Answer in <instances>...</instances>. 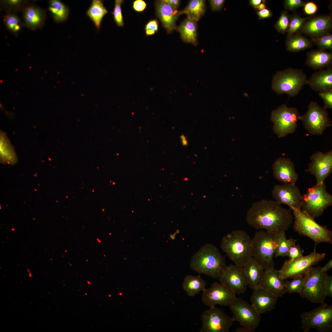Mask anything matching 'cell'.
Returning a JSON list of instances; mask_svg holds the SVG:
<instances>
[{
    "label": "cell",
    "instance_id": "cell-2",
    "mask_svg": "<svg viewBox=\"0 0 332 332\" xmlns=\"http://www.w3.org/2000/svg\"><path fill=\"white\" fill-rule=\"evenodd\" d=\"M227 266L225 257L212 244L201 247L192 256L190 264L193 271L215 279L219 278Z\"/></svg>",
    "mask_w": 332,
    "mask_h": 332
},
{
    "label": "cell",
    "instance_id": "cell-33",
    "mask_svg": "<svg viewBox=\"0 0 332 332\" xmlns=\"http://www.w3.org/2000/svg\"><path fill=\"white\" fill-rule=\"evenodd\" d=\"M286 46L288 51L297 52L310 47L312 43L304 37L295 34L287 39Z\"/></svg>",
    "mask_w": 332,
    "mask_h": 332
},
{
    "label": "cell",
    "instance_id": "cell-54",
    "mask_svg": "<svg viewBox=\"0 0 332 332\" xmlns=\"http://www.w3.org/2000/svg\"><path fill=\"white\" fill-rule=\"evenodd\" d=\"M266 2V1L265 0H263L261 3L254 8L255 10L257 11L267 8Z\"/></svg>",
    "mask_w": 332,
    "mask_h": 332
},
{
    "label": "cell",
    "instance_id": "cell-26",
    "mask_svg": "<svg viewBox=\"0 0 332 332\" xmlns=\"http://www.w3.org/2000/svg\"><path fill=\"white\" fill-rule=\"evenodd\" d=\"M243 267L248 286L252 290L260 286L265 272L263 267L252 258Z\"/></svg>",
    "mask_w": 332,
    "mask_h": 332
},
{
    "label": "cell",
    "instance_id": "cell-20",
    "mask_svg": "<svg viewBox=\"0 0 332 332\" xmlns=\"http://www.w3.org/2000/svg\"><path fill=\"white\" fill-rule=\"evenodd\" d=\"M278 298L271 292L259 286L253 289L250 297L251 304L261 314L274 309Z\"/></svg>",
    "mask_w": 332,
    "mask_h": 332
},
{
    "label": "cell",
    "instance_id": "cell-8",
    "mask_svg": "<svg viewBox=\"0 0 332 332\" xmlns=\"http://www.w3.org/2000/svg\"><path fill=\"white\" fill-rule=\"evenodd\" d=\"M327 272L321 271V267H313L303 276L304 281L301 297L310 302L322 303L324 302L325 294L324 281Z\"/></svg>",
    "mask_w": 332,
    "mask_h": 332
},
{
    "label": "cell",
    "instance_id": "cell-43",
    "mask_svg": "<svg viewBox=\"0 0 332 332\" xmlns=\"http://www.w3.org/2000/svg\"><path fill=\"white\" fill-rule=\"evenodd\" d=\"M26 1L21 0H6L3 1L5 8L14 10H19L22 8L26 4Z\"/></svg>",
    "mask_w": 332,
    "mask_h": 332
},
{
    "label": "cell",
    "instance_id": "cell-19",
    "mask_svg": "<svg viewBox=\"0 0 332 332\" xmlns=\"http://www.w3.org/2000/svg\"><path fill=\"white\" fill-rule=\"evenodd\" d=\"M274 177L284 184H296L298 175L296 171L293 162L288 158L279 157L272 165Z\"/></svg>",
    "mask_w": 332,
    "mask_h": 332
},
{
    "label": "cell",
    "instance_id": "cell-48",
    "mask_svg": "<svg viewBox=\"0 0 332 332\" xmlns=\"http://www.w3.org/2000/svg\"><path fill=\"white\" fill-rule=\"evenodd\" d=\"M325 294L326 296L332 297V276L326 274L324 281Z\"/></svg>",
    "mask_w": 332,
    "mask_h": 332
},
{
    "label": "cell",
    "instance_id": "cell-47",
    "mask_svg": "<svg viewBox=\"0 0 332 332\" xmlns=\"http://www.w3.org/2000/svg\"><path fill=\"white\" fill-rule=\"evenodd\" d=\"M303 11L308 15H312L315 14L318 10V5L314 2L309 1L305 2L303 6Z\"/></svg>",
    "mask_w": 332,
    "mask_h": 332
},
{
    "label": "cell",
    "instance_id": "cell-35",
    "mask_svg": "<svg viewBox=\"0 0 332 332\" xmlns=\"http://www.w3.org/2000/svg\"><path fill=\"white\" fill-rule=\"evenodd\" d=\"M297 240L292 238L287 239L285 231L279 235L277 238L278 246L276 249L275 256L276 257L287 256L290 247L296 244Z\"/></svg>",
    "mask_w": 332,
    "mask_h": 332
},
{
    "label": "cell",
    "instance_id": "cell-56",
    "mask_svg": "<svg viewBox=\"0 0 332 332\" xmlns=\"http://www.w3.org/2000/svg\"><path fill=\"white\" fill-rule=\"evenodd\" d=\"M235 332H253L250 329L243 326H238L236 329Z\"/></svg>",
    "mask_w": 332,
    "mask_h": 332
},
{
    "label": "cell",
    "instance_id": "cell-39",
    "mask_svg": "<svg viewBox=\"0 0 332 332\" xmlns=\"http://www.w3.org/2000/svg\"><path fill=\"white\" fill-rule=\"evenodd\" d=\"M311 40L320 50H324L332 48V35L329 33L319 37L312 38Z\"/></svg>",
    "mask_w": 332,
    "mask_h": 332
},
{
    "label": "cell",
    "instance_id": "cell-6",
    "mask_svg": "<svg viewBox=\"0 0 332 332\" xmlns=\"http://www.w3.org/2000/svg\"><path fill=\"white\" fill-rule=\"evenodd\" d=\"M307 80L303 70L289 68L276 72L273 77L271 88L277 94L294 97L307 84Z\"/></svg>",
    "mask_w": 332,
    "mask_h": 332
},
{
    "label": "cell",
    "instance_id": "cell-1",
    "mask_svg": "<svg viewBox=\"0 0 332 332\" xmlns=\"http://www.w3.org/2000/svg\"><path fill=\"white\" fill-rule=\"evenodd\" d=\"M293 219L290 209L283 208L275 200L265 199L254 203L246 216L247 223L255 229L276 234L288 230Z\"/></svg>",
    "mask_w": 332,
    "mask_h": 332
},
{
    "label": "cell",
    "instance_id": "cell-12",
    "mask_svg": "<svg viewBox=\"0 0 332 332\" xmlns=\"http://www.w3.org/2000/svg\"><path fill=\"white\" fill-rule=\"evenodd\" d=\"M328 116L325 108L312 101L308 106L306 113L300 116L299 120L302 121L309 133L314 135H321L326 128L332 126Z\"/></svg>",
    "mask_w": 332,
    "mask_h": 332
},
{
    "label": "cell",
    "instance_id": "cell-4",
    "mask_svg": "<svg viewBox=\"0 0 332 332\" xmlns=\"http://www.w3.org/2000/svg\"><path fill=\"white\" fill-rule=\"evenodd\" d=\"M280 233L262 230L257 231L252 239V258L265 271L274 267L273 257L278 246L277 238Z\"/></svg>",
    "mask_w": 332,
    "mask_h": 332
},
{
    "label": "cell",
    "instance_id": "cell-14",
    "mask_svg": "<svg viewBox=\"0 0 332 332\" xmlns=\"http://www.w3.org/2000/svg\"><path fill=\"white\" fill-rule=\"evenodd\" d=\"M233 314L234 321L238 322L241 326L255 332L259 326L261 318L260 314L251 304L240 298H236L229 306Z\"/></svg>",
    "mask_w": 332,
    "mask_h": 332
},
{
    "label": "cell",
    "instance_id": "cell-11",
    "mask_svg": "<svg viewBox=\"0 0 332 332\" xmlns=\"http://www.w3.org/2000/svg\"><path fill=\"white\" fill-rule=\"evenodd\" d=\"M326 254L319 253L316 249L309 255L298 259L286 260L279 270L280 278L283 280L303 276L312 267L325 257Z\"/></svg>",
    "mask_w": 332,
    "mask_h": 332
},
{
    "label": "cell",
    "instance_id": "cell-18",
    "mask_svg": "<svg viewBox=\"0 0 332 332\" xmlns=\"http://www.w3.org/2000/svg\"><path fill=\"white\" fill-rule=\"evenodd\" d=\"M310 159L311 162L305 171L315 176L316 184L324 182L332 172V150L326 153L318 151L312 155Z\"/></svg>",
    "mask_w": 332,
    "mask_h": 332
},
{
    "label": "cell",
    "instance_id": "cell-30",
    "mask_svg": "<svg viewBox=\"0 0 332 332\" xmlns=\"http://www.w3.org/2000/svg\"><path fill=\"white\" fill-rule=\"evenodd\" d=\"M108 12L104 6L102 1L93 0L86 14L93 22L96 29L99 30L100 28L103 17Z\"/></svg>",
    "mask_w": 332,
    "mask_h": 332
},
{
    "label": "cell",
    "instance_id": "cell-46",
    "mask_svg": "<svg viewBox=\"0 0 332 332\" xmlns=\"http://www.w3.org/2000/svg\"><path fill=\"white\" fill-rule=\"evenodd\" d=\"M158 22L156 19L149 21L145 27V34L147 36L152 35L158 30Z\"/></svg>",
    "mask_w": 332,
    "mask_h": 332
},
{
    "label": "cell",
    "instance_id": "cell-24",
    "mask_svg": "<svg viewBox=\"0 0 332 332\" xmlns=\"http://www.w3.org/2000/svg\"><path fill=\"white\" fill-rule=\"evenodd\" d=\"M307 84L313 90L319 92L332 90L331 66L314 72L307 80Z\"/></svg>",
    "mask_w": 332,
    "mask_h": 332
},
{
    "label": "cell",
    "instance_id": "cell-23",
    "mask_svg": "<svg viewBox=\"0 0 332 332\" xmlns=\"http://www.w3.org/2000/svg\"><path fill=\"white\" fill-rule=\"evenodd\" d=\"M260 286L278 297H282L286 293L284 280L280 278L279 270L274 267L265 271Z\"/></svg>",
    "mask_w": 332,
    "mask_h": 332
},
{
    "label": "cell",
    "instance_id": "cell-31",
    "mask_svg": "<svg viewBox=\"0 0 332 332\" xmlns=\"http://www.w3.org/2000/svg\"><path fill=\"white\" fill-rule=\"evenodd\" d=\"M205 10L204 0H191L182 11L183 14L187 15V18L197 22L204 14Z\"/></svg>",
    "mask_w": 332,
    "mask_h": 332
},
{
    "label": "cell",
    "instance_id": "cell-27",
    "mask_svg": "<svg viewBox=\"0 0 332 332\" xmlns=\"http://www.w3.org/2000/svg\"><path fill=\"white\" fill-rule=\"evenodd\" d=\"M23 17L26 25L32 30L40 27L44 23L45 14L39 7L31 5L23 9Z\"/></svg>",
    "mask_w": 332,
    "mask_h": 332
},
{
    "label": "cell",
    "instance_id": "cell-41",
    "mask_svg": "<svg viewBox=\"0 0 332 332\" xmlns=\"http://www.w3.org/2000/svg\"><path fill=\"white\" fill-rule=\"evenodd\" d=\"M123 2L122 0H115L113 11L111 12L114 21L119 27L123 26L124 25L121 9V5Z\"/></svg>",
    "mask_w": 332,
    "mask_h": 332
},
{
    "label": "cell",
    "instance_id": "cell-37",
    "mask_svg": "<svg viewBox=\"0 0 332 332\" xmlns=\"http://www.w3.org/2000/svg\"><path fill=\"white\" fill-rule=\"evenodd\" d=\"M307 19V18L302 17L298 14H295L292 15L289 18V25L287 31V38L300 30Z\"/></svg>",
    "mask_w": 332,
    "mask_h": 332
},
{
    "label": "cell",
    "instance_id": "cell-25",
    "mask_svg": "<svg viewBox=\"0 0 332 332\" xmlns=\"http://www.w3.org/2000/svg\"><path fill=\"white\" fill-rule=\"evenodd\" d=\"M332 53L322 50H312L307 54L305 64L315 70L331 66Z\"/></svg>",
    "mask_w": 332,
    "mask_h": 332
},
{
    "label": "cell",
    "instance_id": "cell-28",
    "mask_svg": "<svg viewBox=\"0 0 332 332\" xmlns=\"http://www.w3.org/2000/svg\"><path fill=\"white\" fill-rule=\"evenodd\" d=\"M206 282L200 275L197 276L187 275L184 279L182 287L188 296L194 297L206 288Z\"/></svg>",
    "mask_w": 332,
    "mask_h": 332
},
{
    "label": "cell",
    "instance_id": "cell-36",
    "mask_svg": "<svg viewBox=\"0 0 332 332\" xmlns=\"http://www.w3.org/2000/svg\"><path fill=\"white\" fill-rule=\"evenodd\" d=\"M3 18L6 27L12 33L16 34L21 31L23 24L15 14L8 13L4 16Z\"/></svg>",
    "mask_w": 332,
    "mask_h": 332
},
{
    "label": "cell",
    "instance_id": "cell-10",
    "mask_svg": "<svg viewBox=\"0 0 332 332\" xmlns=\"http://www.w3.org/2000/svg\"><path fill=\"white\" fill-rule=\"evenodd\" d=\"M300 116L296 108L288 107L286 104L282 105L271 113L274 132L279 138L293 133L297 127Z\"/></svg>",
    "mask_w": 332,
    "mask_h": 332
},
{
    "label": "cell",
    "instance_id": "cell-17",
    "mask_svg": "<svg viewBox=\"0 0 332 332\" xmlns=\"http://www.w3.org/2000/svg\"><path fill=\"white\" fill-rule=\"evenodd\" d=\"M218 279L235 294H243L247 290L248 281L242 267L235 264L227 266Z\"/></svg>",
    "mask_w": 332,
    "mask_h": 332
},
{
    "label": "cell",
    "instance_id": "cell-51",
    "mask_svg": "<svg viewBox=\"0 0 332 332\" xmlns=\"http://www.w3.org/2000/svg\"><path fill=\"white\" fill-rule=\"evenodd\" d=\"M256 13L259 20H262L271 18L272 15V11L269 9L266 8L257 11Z\"/></svg>",
    "mask_w": 332,
    "mask_h": 332
},
{
    "label": "cell",
    "instance_id": "cell-16",
    "mask_svg": "<svg viewBox=\"0 0 332 332\" xmlns=\"http://www.w3.org/2000/svg\"><path fill=\"white\" fill-rule=\"evenodd\" d=\"M272 194L275 200L287 205L291 209L301 210L303 204V195L296 184L286 183L277 184L273 187Z\"/></svg>",
    "mask_w": 332,
    "mask_h": 332
},
{
    "label": "cell",
    "instance_id": "cell-42",
    "mask_svg": "<svg viewBox=\"0 0 332 332\" xmlns=\"http://www.w3.org/2000/svg\"><path fill=\"white\" fill-rule=\"evenodd\" d=\"M304 252L299 244H295L290 247L287 256L289 259L293 260L303 256Z\"/></svg>",
    "mask_w": 332,
    "mask_h": 332
},
{
    "label": "cell",
    "instance_id": "cell-32",
    "mask_svg": "<svg viewBox=\"0 0 332 332\" xmlns=\"http://www.w3.org/2000/svg\"><path fill=\"white\" fill-rule=\"evenodd\" d=\"M49 10L56 22H63L68 18L69 9L67 6L60 1L50 0L49 2Z\"/></svg>",
    "mask_w": 332,
    "mask_h": 332
},
{
    "label": "cell",
    "instance_id": "cell-3",
    "mask_svg": "<svg viewBox=\"0 0 332 332\" xmlns=\"http://www.w3.org/2000/svg\"><path fill=\"white\" fill-rule=\"evenodd\" d=\"M220 247L236 265L243 267L252 258V239L243 231H233L224 236Z\"/></svg>",
    "mask_w": 332,
    "mask_h": 332
},
{
    "label": "cell",
    "instance_id": "cell-34",
    "mask_svg": "<svg viewBox=\"0 0 332 332\" xmlns=\"http://www.w3.org/2000/svg\"><path fill=\"white\" fill-rule=\"evenodd\" d=\"M0 155L1 159L6 162L13 163L16 160L13 147L6 136L2 132H1L0 134Z\"/></svg>",
    "mask_w": 332,
    "mask_h": 332
},
{
    "label": "cell",
    "instance_id": "cell-49",
    "mask_svg": "<svg viewBox=\"0 0 332 332\" xmlns=\"http://www.w3.org/2000/svg\"><path fill=\"white\" fill-rule=\"evenodd\" d=\"M147 4L143 0H136L133 3L132 7L135 11L138 12L143 11L146 9Z\"/></svg>",
    "mask_w": 332,
    "mask_h": 332
},
{
    "label": "cell",
    "instance_id": "cell-40",
    "mask_svg": "<svg viewBox=\"0 0 332 332\" xmlns=\"http://www.w3.org/2000/svg\"><path fill=\"white\" fill-rule=\"evenodd\" d=\"M289 23V18L287 11H283L281 13L279 19L275 25L276 30L282 34L287 32Z\"/></svg>",
    "mask_w": 332,
    "mask_h": 332
},
{
    "label": "cell",
    "instance_id": "cell-52",
    "mask_svg": "<svg viewBox=\"0 0 332 332\" xmlns=\"http://www.w3.org/2000/svg\"><path fill=\"white\" fill-rule=\"evenodd\" d=\"M164 1L171 6L177 9L180 4L179 0H164Z\"/></svg>",
    "mask_w": 332,
    "mask_h": 332
},
{
    "label": "cell",
    "instance_id": "cell-50",
    "mask_svg": "<svg viewBox=\"0 0 332 332\" xmlns=\"http://www.w3.org/2000/svg\"><path fill=\"white\" fill-rule=\"evenodd\" d=\"M211 10L214 11H219L222 8L225 0H210L209 1Z\"/></svg>",
    "mask_w": 332,
    "mask_h": 332
},
{
    "label": "cell",
    "instance_id": "cell-21",
    "mask_svg": "<svg viewBox=\"0 0 332 332\" xmlns=\"http://www.w3.org/2000/svg\"><path fill=\"white\" fill-rule=\"evenodd\" d=\"M157 16L160 20L163 26L168 33L177 29L176 22L183 14L182 10L168 5L164 0L156 1L155 3Z\"/></svg>",
    "mask_w": 332,
    "mask_h": 332
},
{
    "label": "cell",
    "instance_id": "cell-53",
    "mask_svg": "<svg viewBox=\"0 0 332 332\" xmlns=\"http://www.w3.org/2000/svg\"><path fill=\"white\" fill-rule=\"evenodd\" d=\"M332 268V260L330 259L323 267H321V271L323 272H327Z\"/></svg>",
    "mask_w": 332,
    "mask_h": 332
},
{
    "label": "cell",
    "instance_id": "cell-15",
    "mask_svg": "<svg viewBox=\"0 0 332 332\" xmlns=\"http://www.w3.org/2000/svg\"><path fill=\"white\" fill-rule=\"evenodd\" d=\"M236 294L222 283L214 282L208 289L203 291L202 301L206 306L210 307L217 305L229 306L236 298Z\"/></svg>",
    "mask_w": 332,
    "mask_h": 332
},
{
    "label": "cell",
    "instance_id": "cell-5",
    "mask_svg": "<svg viewBox=\"0 0 332 332\" xmlns=\"http://www.w3.org/2000/svg\"><path fill=\"white\" fill-rule=\"evenodd\" d=\"M292 211L294 221V231L301 235L307 236L314 244V249L322 243L332 244V231L326 226L321 225L310 217L303 213L301 210L294 208Z\"/></svg>",
    "mask_w": 332,
    "mask_h": 332
},
{
    "label": "cell",
    "instance_id": "cell-7",
    "mask_svg": "<svg viewBox=\"0 0 332 332\" xmlns=\"http://www.w3.org/2000/svg\"><path fill=\"white\" fill-rule=\"evenodd\" d=\"M303 196L301 210L314 219L322 215L325 210L332 205V196L328 192L324 182L316 184L309 188Z\"/></svg>",
    "mask_w": 332,
    "mask_h": 332
},
{
    "label": "cell",
    "instance_id": "cell-29",
    "mask_svg": "<svg viewBox=\"0 0 332 332\" xmlns=\"http://www.w3.org/2000/svg\"><path fill=\"white\" fill-rule=\"evenodd\" d=\"M196 22L187 18L177 28L182 40L195 45L198 43Z\"/></svg>",
    "mask_w": 332,
    "mask_h": 332
},
{
    "label": "cell",
    "instance_id": "cell-45",
    "mask_svg": "<svg viewBox=\"0 0 332 332\" xmlns=\"http://www.w3.org/2000/svg\"><path fill=\"white\" fill-rule=\"evenodd\" d=\"M305 2L302 0H285L284 1V8L291 11L294 10L303 6Z\"/></svg>",
    "mask_w": 332,
    "mask_h": 332
},
{
    "label": "cell",
    "instance_id": "cell-44",
    "mask_svg": "<svg viewBox=\"0 0 332 332\" xmlns=\"http://www.w3.org/2000/svg\"><path fill=\"white\" fill-rule=\"evenodd\" d=\"M318 94L324 102V107L326 109H332V90L322 91L319 92Z\"/></svg>",
    "mask_w": 332,
    "mask_h": 332
},
{
    "label": "cell",
    "instance_id": "cell-22",
    "mask_svg": "<svg viewBox=\"0 0 332 332\" xmlns=\"http://www.w3.org/2000/svg\"><path fill=\"white\" fill-rule=\"evenodd\" d=\"M332 26L331 15L319 16L306 21L300 30L311 38H314L329 33Z\"/></svg>",
    "mask_w": 332,
    "mask_h": 332
},
{
    "label": "cell",
    "instance_id": "cell-9",
    "mask_svg": "<svg viewBox=\"0 0 332 332\" xmlns=\"http://www.w3.org/2000/svg\"><path fill=\"white\" fill-rule=\"evenodd\" d=\"M320 306L301 315V329L308 332L314 328L320 332L332 331V306L323 302Z\"/></svg>",
    "mask_w": 332,
    "mask_h": 332
},
{
    "label": "cell",
    "instance_id": "cell-55",
    "mask_svg": "<svg viewBox=\"0 0 332 332\" xmlns=\"http://www.w3.org/2000/svg\"><path fill=\"white\" fill-rule=\"evenodd\" d=\"M263 1L262 0H250L249 1V3L250 6L254 8L261 3Z\"/></svg>",
    "mask_w": 332,
    "mask_h": 332
},
{
    "label": "cell",
    "instance_id": "cell-38",
    "mask_svg": "<svg viewBox=\"0 0 332 332\" xmlns=\"http://www.w3.org/2000/svg\"><path fill=\"white\" fill-rule=\"evenodd\" d=\"M290 281L285 282L286 293L290 294L301 292L304 281L303 276H298L292 278Z\"/></svg>",
    "mask_w": 332,
    "mask_h": 332
},
{
    "label": "cell",
    "instance_id": "cell-13",
    "mask_svg": "<svg viewBox=\"0 0 332 332\" xmlns=\"http://www.w3.org/2000/svg\"><path fill=\"white\" fill-rule=\"evenodd\" d=\"M200 318V332H229L235 321L222 309L215 306L203 312Z\"/></svg>",
    "mask_w": 332,
    "mask_h": 332
}]
</instances>
